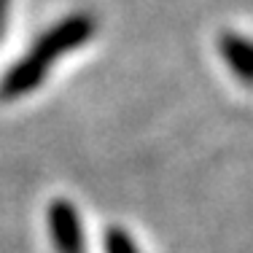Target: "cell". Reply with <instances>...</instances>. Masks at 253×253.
Segmentation results:
<instances>
[{"label": "cell", "mask_w": 253, "mask_h": 253, "mask_svg": "<svg viewBox=\"0 0 253 253\" xmlns=\"http://www.w3.org/2000/svg\"><path fill=\"white\" fill-rule=\"evenodd\" d=\"M94 30H97V25H94V16H89V14H73L68 19H62L59 25H54L3 76V81H0V100H14V97H22V94H30L43 81V76L49 73L54 59L59 54H68V51L78 49V46H84L94 35Z\"/></svg>", "instance_id": "cell-1"}, {"label": "cell", "mask_w": 253, "mask_h": 253, "mask_svg": "<svg viewBox=\"0 0 253 253\" xmlns=\"http://www.w3.org/2000/svg\"><path fill=\"white\" fill-rule=\"evenodd\" d=\"M49 229L57 253H84V234L81 221L68 200H54L49 205Z\"/></svg>", "instance_id": "cell-2"}, {"label": "cell", "mask_w": 253, "mask_h": 253, "mask_svg": "<svg viewBox=\"0 0 253 253\" xmlns=\"http://www.w3.org/2000/svg\"><path fill=\"white\" fill-rule=\"evenodd\" d=\"M221 51H224L229 68L243 78V81H248L253 86V46L248 41L226 33L224 38H221Z\"/></svg>", "instance_id": "cell-3"}, {"label": "cell", "mask_w": 253, "mask_h": 253, "mask_svg": "<svg viewBox=\"0 0 253 253\" xmlns=\"http://www.w3.org/2000/svg\"><path fill=\"white\" fill-rule=\"evenodd\" d=\"M102 245H105V253H140L135 245V240L124 232L122 226H111L102 237Z\"/></svg>", "instance_id": "cell-4"}, {"label": "cell", "mask_w": 253, "mask_h": 253, "mask_svg": "<svg viewBox=\"0 0 253 253\" xmlns=\"http://www.w3.org/2000/svg\"><path fill=\"white\" fill-rule=\"evenodd\" d=\"M8 5H11V0H0V33L5 30V16H8Z\"/></svg>", "instance_id": "cell-5"}]
</instances>
